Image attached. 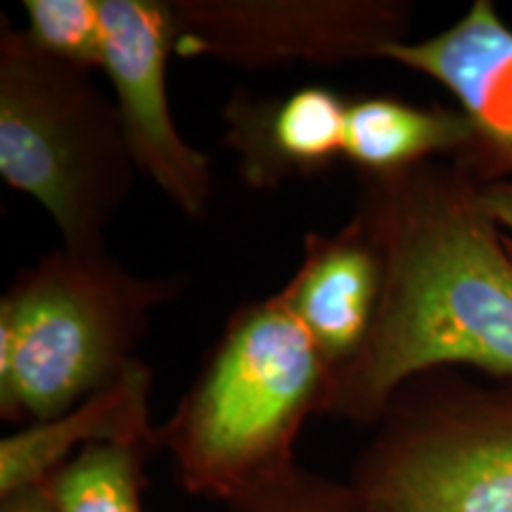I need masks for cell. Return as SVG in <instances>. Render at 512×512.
<instances>
[{
  "instance_id": "1",
  "label": "cell",
  "mask_w": 512,
  "mask_h": 512,
  "mask_svg": "<svg viewBox=\"0 0 512 512\" xmlns=\"http://www.w3.org/2000/svg\"><path fill=\"white\" fill-rule=\"evenodd\" d=\"M354 216L380 256V299L323 415L377 425L401 387L444 368L512 380V256L484 185L437 159L363 174Z\"/></svg>"
},
{
  "instance_id": "2",
  "label": "cell",
  "mask_w": 512,
  "mask_h": 512,
  "mask_svg": "<svg viewBox=\"0 0 512 512\" xmlns=\"http://www.w3.org/2000/svg\"><path fill=\"white\" fill-rule=\"evenodd\" d=\"M332 375L283 292L242 306L157 427L178 484L230 505L297 465L294 446L306 420L325 411Z\"/></svg>"
},
{
  "instance_id": "3",
  "label": "cell",
  "mask_w": 512,
  "mask_h": 512,
  "mask_svg": "<svg viewBox=\"0 0 512 512\" xmlns=\"http://www.w3.org/2000/svg\"><path fill=\"white\" fill-rule=\"evenodd\" d=\"M176 292L178 280L140 278L105 249L43 256L0 302V415L46 422L100 392Z\"/></svg>"
},
{
  "instance_id": "4",
  "label": "cell",
  "mask_w": 512,
  "mask_h": 512,
  "mask_svg": "<svg viewBox=\"0 0 512 512\" xmlns=\"http://www.w3.org/2000/svg\"><path fill=\"white\" fill-rule=\"evenodd\" d=\"M117 105L91 72L0 29V174L60 228L64 247L105 249L136 176Z\"/></svg>"
},
{
  "instance_id": "5",
  "label": "cell",
  "mask_w": 512,
  "mask_h": 512,
  "mask_svg": "<svg viewBox=\"0 0 512 512\" xmlns=\"http://www.w3.org/2000/svg\"><path fill=\"white\" fill-rule=\"evenodd\" d=\"M377 425L349 477L363 512H512V380L434 370Z\"/></svg>"
},
{
  "instance_id": "6",
  "label": "cell",
  "mask_w": 512,
  "mask_h": 512,
  "mask_svg": "<svg viewBox=\"0 0 512 512\" xmlns=\"http://www.w3.org/2000/svg\"><path fill=\"white\" fill-rule=\"evenodd\" d=\"M176 53L240 69L380 60L406 41L411 5L399 0H174Z\"/></svg>"
},
{
  "instance_id": "7",
  "label": "cell",
  "mask_w": 512,
  "mask_h": 512,
  "mask_svg": "<svg viewBox=\"0 0 512 512\" xmlns=\"http://www.w3.org/2000/svg\"><path fill=\"white\" fill-rule=\"evenodd\" d=\"M105 60L121 128L138 171L192 221L209 211L211 159L195 150L171 117L166 93L169 55L176 53L174 5L159 0H100Z\"/></svg>"
},
{
  "instance_id": "8",
  "label": "cell",
  "mask_w": 512,
  "mask_h": 512,
  "mask_svg": "<svg viewBox=\"0 0 512 512\" xmlns=\"http://www.w3.org/2000/svg\"><path fill=\"white\" fill-rule=\"evenodd\" d=\"M380 60L430 76L456 98L475 138L453 162L482 185L512 181V27L491 0L425 41L392 43Z\"/></svg>"
},
{
  "instance_id": "9",
  "label": "cell",
  "mask_w": 512,
  "mask_h": 512,
  "mask_svg": "<svg viewBox=\"0 0 512 512\" xmlns=\"http://www.w3.org/2000/svg\"><path fill=\"white\" fill-rule=\"evenodd\" d=\"M380 283V256L356 216L332 235H306L302 264L280 292L335 373L366 342Z\"/></svg>"
},
{
  "instance_id": "10",
  "label": "cell",
  "mask_w": 512,
  "mask_h": 512,
  "mask_svg": "<svg viewBox=\"0 0 512 512\" xmlns=\"http://www.w3.org/2000/svg\"><path fill=\"white\" fill-rule=\"evenodd\" d=\"M152 373L140 358L72 411L31 422L0 441V498L43 484L83 448L98 444L157 451L150 413Z\"/></svg>"
},
{
  "instance_id": "11",
  "label": "cell",
  "mask_w": 512,
  "mask_h": 512,
  "mask_svg": "<svg viewBox=\"0 0 512 512\" xmlns=\"http://www.w3.org/2000/svg\"><path fill=\"white\" fill-rule=\"evenodd\" d=\"M347 110L328 88H302L275 107L235 102L230 138L245 157L254 185L275 183L285 171H311L344 155Z\"/></svg>"
},
{
  "instance_id": "12",
  "label": "cell",
  "mask_w": 512,
  "mask_h": 512,
  "mask_svg": "<svg viewBox=\"0 0 512 512\" xmlns=\"http://www.w3.org/2000/svg\"><path fill=\"white\" fill-rule=\"evenodd\" d=\"M472 138L470 121L460 110L366 98L349 102L344 157L363 174H389L441 155L458 157Z\"/></svg>"
},
{
  "instance_id": "13",
  "label": "cell",
  "mask_w": 512,
  "mask_h": 512,
  "mask_svg": "<svg viewBox=\"0 0 512 512\" xmlns=\"http://www.w3.org/2000/svg\"><path fill=\"white\" fill-rule=\"evenodd\" d=\"M147 448L98 444L83 448L43 486L57 512H145Z\"/></svg>"
},
{
  "instance_id": "14",
  "label": "cell",
  "mask_w": 512,
  "mask_h": 512,
  "mask_svg": "<svg viewBox=\"0 0 512 512\" xmlns=\"http://www.w3.org/2000/svg\"><path fill=\"white\" fill-rule=\"evenodd\" d=\"M27 34L43 53L74 67L102 69L105 31L100 0H27Z\"/></svg>"
},
{
  "instance_id": "15",
  "label": "cell",
  "mask_w": 512,
  "mask_h": 512,
  "mask_svg": "<svg viewBox=\"0 0 512 512\" xmlns=\"http://www.w3.org/2000/svg\"><path fill=\"white\" fill-rule=\"evenodd\" d=\"M228 508L230 512H363L349 484L332 482L302 465L266 479Z\"/></svg>"
},
{
  "instance_id": "16",
  "label": "cell",
  "mask_w": 512,
  "mask_h": 512,
  "mask_svg": "<svg viewBox=\"0 0 512 512\" xmlns=\"http://www.w3.org/2000/svg\"><path fill=\"white\" fill-rule=\"evenodd\" d=\"M0 512H57V508L46 486L38 484L0 498Z\"/></svg>"
},
{
  "instance_id": "17",
  "label": "cell",
  "mask_w": 512,
  "mask_h": 512,
  "mask_svg": "<svg viewBox=\"0 0 512 512\" xmlns=\"http://www.w3.org/2000/svg\"><path fill=\"white\" fill-rule=\"evenodd\" d=\"M484 202L498 228L508 230L512 235V181L484 185Z\"/></svg>"
}]
</instances>
